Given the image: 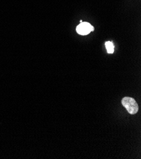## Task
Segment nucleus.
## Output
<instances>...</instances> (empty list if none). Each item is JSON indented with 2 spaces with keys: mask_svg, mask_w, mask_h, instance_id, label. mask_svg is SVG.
I'll return each mask as SVG.
<instances>
[{
  "mask_svg": "<svg viewBox=\"0 0 141 159\" xmlns=\"http://www.w3.org/2000/svg\"><path fill=\"white\" fill-rule=\"evenodd\" d=\"M105 45H106V48L107 50V52L108 53H113L114 45H113V43H112L110 41H107V42H106Z\"/></svg>",
  "mask_w": 141,
  "mask_h": 159,
  "instance_id": "nucleus-3",
  "label": "nucleus"
},
{
  "mask_svg": "<svg viewBox=\"0 0 141 159\" xmlns=\"http://www.w3.org/2000/svg\"><path fill=\"white\" fill-rule=\"evenodd\" d=\"M94 30H95V28H94V27L91 25L89 23L83 22L78 25L76 29L77 33L82 36H85L89 34L90 32L94 31Z\"/></svg>",
  "mask_w": 141,
  "mask_h": 159,
  "instance_id": "nucleus-2",
  "label": "nucleus"
},
{
  "mask_svg": "<svg viewBox=\"0 0 141 159\" xmlns=\"http://www.w3.org/2000/svg\"><path fill=\"white\" fill-rule=\"evenodd\" d=\"M121 103L126 108L130 114H135L139 110V107L135 100L130 97H124L121 100Z\"/></svg>",
  "mask_w": 141,
  "mask_h": 159,
  "instance_id": "nucleus-1",
  "label": "nucleus"
}]
</instances>
